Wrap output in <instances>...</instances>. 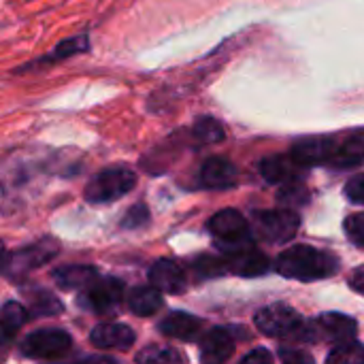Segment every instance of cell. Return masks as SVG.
I'll return each instance as SVG.
<instances>
[{"mask_svg": "<svg viewBox=\"0 0 364 364\" xmlns=\"http://www.w3.org/2000/svg\"><path fill=\"white\" fill-rule=\"evenodd\" d=\"M339 269V260L314 245H294L279 254L275 260V271L288 279L299 282H316L335 275Z\"/></svg>", "mask_w": 364, "mask_h": 364, "instance_id": "6da1fadb", "label": "cell"}, {"mask_svg": "<svg viewBox=\"0 0 364 364\" xmlns=\"http://www.w3.org/2000/svg\"><path fill=\"white\" fill-rule=\"evenodd\" d=\"M136 186V175L126 166H111L96 173L85 186V200L111 203L128 194Z\"/></svg>", "mask_w": 364, "mask_h": 364, "instance_id": "7a4b0ae2", "label": "cell"}, {"mask_svg": "<svg viewBox=\"0 0 364 364\" xmlns=\"http://www.w3.org/2000/svg\"><path fill=\"white\" fill-rule=\"evenodd\" d=\"M256 235L264 243L282 245L294 239L301 226V218L294 209H275V211H254L252 215Z\"/></svg>", "mask_w": 364, "mask_h": 364, "instance_id": "3957f363", "label": "cell"}, {"mask_svg": "<svg viewBox=\"0 0 364 364\" xmlns=\"http://www.w3.org/2000/svg\"><path fill=\"white\" fill-rule=\"evenodd\" d=\"M209 232L215 237L218 241V247L228 254V252H235L243 245H250L252 243V228L247 224V220L237 211V209H224V211H218L209 224H207Z\"/></svg>", "mask_w": 364, "mask_h": 364, "instance_id": "277c9868", "label": "cell"}, {"mask_svg": "<svg viewBox=\"0 0 364 364\" xmlns=\"http://www.w3.org/2000/svg\"><path fill=\"white\" fill-rule=\"evenodd\" d=\"M254 322L256 328L267 337L294 341H301V333L305 326V320L299 316V311L288 305H269L256 314Z\"/></svg>", "mask_w": 364, "mask_h": 364, "instance_id": "5b68a950", "label": "cell"}, {"mask_svg": "<svg viewBox=\"0 0 364 364\" xmlns=\"http://www.w3.org/2000/svg\"><path fill=\"white\" fill-rule=\"evenodd\" d=\"M73 348V339L68 333L60 328H41L30 333L21 346L19 352L34 360H58L64 358Z\"/></svg>", "mask_w": 364, "mask_h": 364, "instance_id": "8992f818", "label": "cell"}, {"mask_svg": "<svg viewBox=\"0 0 364 364\" xmlns=\"http://www.w3.org/2000/svg\"><path fill=\"white\" fill-rule=\"evenodd\" d=\"M356 320L343 314H324L311 322H305L301 341H346L356 335Z\"/></svg>", "mask_w": 364, "mask_h": 364, "instance_id": "52a82bcc", "label": "cell"}, {"mask_svg": "<svg viewBox=\"0 0 364 364\" xmlns=\"http://www.w3.org/2000/svg\"><path fill=\"white\" fill-rule=\"evenodd\" d=\"M58 241L53 239H41L36 243L26 245L23 250H17L13 254H6L4 258V275L6 277H17V275H26L32 269L43 267L45 262H49L51 258L58 256Z\"/></svg>", "mask_w": 364, "mask_h": 364, "instance_id": "ba28073f", "label": "cell"}, {"mask_svg": "<svg viewBox=\"0 0 364 364\" xmlns=\"http://www.w3.org/2000/svg\"><path fill=\"white\" fill-rule=\"evenodd\" d=\"M122 301H124V284L115 277H105L87 286L79 303L92 314L102 316V314H113L122 305Z\"/></svg>", "mask_w": 364, "mask_h": 364, "instance_id": "9c48e42d", "label": "cell"}, {"mask_svg": "<svg viewBox=\"0 0 364 364\" xmlns=\"http://www.w3.org/2000/svg\"><path fill=\"white\" fill-rule=\"evenodd\" d=\"M226 260H228L230 273L241 275V277H258V275H264V273L271 271L269 256L258 252L252 243L243 245V247H239L235 252H228Z\"/></svg>", "mask_w": 364, "mask_h": 364, "instance_id": "30bf717a", "label": "cell"}, {"mask_svg": "<svg viewBox=\"0 0 364 364\" xmlns=\"http://www.w3.org/2000/svg\"><path fill=\"white\" fill-rule=\"evenodd\" d=\"M237 177H239L237 166L230 160L220 158V156L207 158L200 164V171H198V181L207 190H226V188H232L237 183Z\"/></svg>", "mask_w": 364, "mask_h": 364, "instance_id": "8fae6325", "label": "cell"}, {"mask_svg": "<svg viewBox=\"0 0 364 364\" xmlns=\"http://www.w3.org/2000/svg\"><path fill=\"white\" fill-rule=\"evenodd\" d=\"M335 149H337L335 139L309 136V139H301L292 147V156L307 168V166H318V164H331Z\"/></svg>", "mask_w": 364, "mask_h": 364, "instance_id": "7c38bea8", "label": "cell"}, {"mask_svg": "<svg viewBox=\"0 0 364 364\" xmlns=\"http://www.w3.org/2000/svg\"><path fill=\"white\" fill-rule=\"evenodd\" d=\"M258 171L269 183H288V181L301 179V173L305 171V166L292 154H277V156H269L260 160Z\"/></svg>", "mask_w": 364, "mask_h": 364, "instance_id": "4fadbf2b", "label": "cell"}, {"mask_svg": "<svg viewBox=\"0 0 364 364\" xmlns=\"http://www.w3.org/2000/svg\"><path fill=\"white\" fill-rule=\"evenodd\" d=\"M235 352V337L228 328L215 326L200 341V358L207 364L226 363Z\"/></svg>", "mask_w": 364, "mask_h": 364, "instance_id": "5bb4252c", "label": "cell"}, {"mask_svg": "<svg viewBox=\"0 0 364 364\" xmlns=\"http://www.w3.org/2000/svg\"><path fill=\"white\" fill-rule=\"evenodd\" d=\"M134 331L126 324H117V322H109V324H98L92 335L90 341L100 348V350H130L134 343Z\"/></svg>", "mask_w": 364, "mask_h": 364, "instance_id": "9a60e30c", "label": "cell"}, {"mask_svg": "<svg viewBox=\"0 0 364 364\" xmlns=\"http://www.w3.org/2000/svg\"><path fill=\"white\" fill-rule=\"evenodd\" d=\"M149 282L158 290L171 292V294L181 292L186 288V275H183L181 267L168 258H160L158 262H154V267L149 269Z\"/></svg>", "mask_w": 364, "mask_h": 364, "instance_id": "2e32d148", "label": "cell"}, {"mask_svg": "<svg viewBox=\"0 0 364 364\" xmlns=\"http://www.w3.org/2000/svg\"><path fill=\"white\" fill-rule=\"evenodd\" d=\"M200 326H203V320L192 316V314H183V311H175V314H168L160 324H158V331L164 335V337H173V339H181V341H188V339H194L198 333H200Z\"/></svg>", "mask_w": 364, "mask_h": 364, "instance_id": "e0dca14e", "label": "cell"}, {"mask_svg": "<svg viewBox=\"0 0 364 364\" xmlns=\"http://www.w3.org/2000/svg\"><path fill=\"white\" fill-rule=\"evenodd\" d=\"M53 279L64 290H81V288L92 286L98 279V273H96V269L85 267V264H70V267L55 269Z\"/></svg>", "mask_w": 364, "mask_h": 364, "instance_id": "ac0fdd59", "label": "cell"}, {"mask_svg": "<svg viewBox=\"0 0 364 364\" xmlns=\"http://www.w3.org/2000/svg\"><path fill=\"white\" fill-rule=\"evenodd\" d=\"M162 290H158L156 286H141L134 288L128 294V309L136 316H151L158 309H162L164 299L160 294Z\"/></svg>", "mask_w": 364, "mask_h": 364, "instance_id": "d6986e66", "label": "cell"}, {"mask_svg": "<svg viewBox=\"0 0 364 364\" xmlns=\"http://www.w3.org/2000/svg\"><path fill=\"white\" fill-rule=\"evenodd\" d=\"M364 160V134H352L350 139L337 143L335 156L331 160L337 168H352Z\"/></svg>", "mask_w": 364, "mask_h": 364, "instance_id": "ffe728a7", "label": "cell"}, {"mask_svg": "<svg viewBox=\"0 0 364 364\" xmlns=\"http://www.w3.org/2000/svg\"><path fill=\"white\" fill-rule=\"evenodd\" d=\"M28 318H30V311L21 307L19 303H13V301L4 303L2 314H0V331H2L4 343H9L17 335V331L28 322Z\"/></svg>", "mask_w": 364, "mask_h": 364, "instance_id": "44dd1931", "label": "cell"}, {"mask_svg": "<svg viewBox=\"0 0 364 364\" xmlns=\"http://www.w3.org/2000/svg\"><path fill=\"white\" fill-rule=\"evenodd\" d=\"M28 311L34 318H49V316H60L64 305L47 290H34L28 296Z\"/></svg>", "mask_w": 364, "mask_h": 364, "instance_id": "7402d4cb", "label": "cell"}, {"mask_svg": "<svg viewBox=\"0 0 364 364\" xmlns=\"http://www.w3.org/2000/svg\"><path fill=\"white\" fill-rule=\"evenodd\" d=\"M192 136L200 145H213L226 139V130L215 117H198L192 126Z\"/></svg>", "mask_w": 364, "mask_h": 364, "instance_id": "603a6c76", "label": "cell"}, {"mask_svg": "<svg viewBox=\"0 0 364 364\" xmlns=\"http://www.w3.org/2000/svg\"><path fill=\"white\" fill-rule=\"evenodd\" d=\"M326 363L331 364H363L364 363V346L354 341V339H346L339 341L337 348H333L326 356Z\"/></svg>", "mask_w": 364, "mask_h": 364, "instance_id": "cb8c5ba5", "label": "cell"}, {"mask_svg": "<svg viewBox=\"0 0 364 364\" xmlns=\"http://www.w3.org/2000/svg\"><path fill=\"white\" fill-rule=\"evenodd\" d=\"M277 200L282 205L290 207V209H296V207H303V205L309 203V190L301 183V179H294V181L282 183Z\"/></svg>", "mask_w": 364, "mask_h": 364, "instance_id": "d4e9b609", "label": "cell"}, {"mask_svg": "<svg viewBox=\"0 0 364 364\" xmlns=\"http://www.w3.org/2000/svg\"><path fill=\"white\" fill-rule=\"evenodd\" d=\"M192 267H194L196 275H198V277H205V279H209V277H220V275H224V273H230L228 260H226V258L200 256V258L194 260Z\"/></svg>", "mask_w": 364, "mask_h": 364, "instance_id": "484cf974", "label": "cell"}, {"mask_svg": "<svg viewBox=\"0 0 364 364\" xmlns=\"http://www.w3.org/2000/svg\"><path fill=\"white\" fill-rule=\"evenodd\" d=\"M139 363H164V364H173V363H183V356L173 350V348H164V346H149L145 348L139 356H136Z\"/></svg>", "mask_w": 364, "mask_h": 364, "instance_id": "4316f807", "label": "cell"}, {"mask_svg": "<svg viewBox=\"0 0 364 364\" xmlns=\"http://www.w3.org/2000/svg\"><path fill=\"white\" fill-rule=\"evenodd\" d=\"M87 36L85 34H81V36H75V38H66V41H62L58 47H55V51H53V60H62V58H70V55H75V53H81V51H85L87 49Z\"/></svg>", "mask_w": 364, "mask_h": 364, "instance_id": "83f0119b", "label": "cell"}, {"mask_svg": "<svg viewBox=\"0 0 364 364\" xmlns=\"http://www.w3.org/2000/svg\"><path fill=\"white\" fill-rule=\"evenodd\" d=\"M149 222V211L145 205H134L128 209V213L124 215V220L119 222L122 228H143Z\"/></svg>", "mask_w": 364, "mask_h": 364, "instance_id": "f1b7e54d", "label": "cell"}, {"mask_svg": "<svg viewBox=\"0 0 364 364\" xmlns=\"http://www.w3.org/2000/svg\"><path fill=\"white\" fill-rule=\"evenodd\" d=\"M346 235L352 243L364 247V213H356V215H350L346 220Z\"/></svg>", "mask_w": 364, "mask_h": 364, "instance_id": "f546056e", "label": "cell"}, {"mask_svg": "<svg viewBox=\"0 0 364 364\" xmlns=\"http://www.w3.org/2000/svg\"><path fill=\"white\" fill-rule=\"evenodd\" d=\"M346 194L352 203L356 205H364V173L352 177L348 183H346Z\"/></svg>", "mask_w": 364, "mask_h": 364, "instance_id": "4dcf8cb0", "label": "cell"}, {"mask_svg": "<svg viewBox=\"0 0 364 364\" xmlns=\"http://www.w3.org/2000/svg\"><path fill=\"white\" fill-rule=\"evenodd\" d=\"M279 358L284 360V363H311L314 358L307 354V352H299V350H288V348H284L282 352H279Z\"/></svg>", "mask_w": 364, "mask_h": 364, "instance_id": "1f68e13d", "label": "cell"}, {"mask_svg": "<svg viewBox=\"0 0 364 364\" xmlns=\"http://www.w3.org/2000/svg\"><path fill=\"white\" fill-rule=\"evenodd\" d=\"M271 360H273V354L264 348H258L250 352L247 356H243V363H271Z\"/></svg>", "mask_w": 364, "mask_h": 364, "instance_id": "d6a6232c", "label": "cell"}, {"mask_svg": "<svg viewBox=\"0 0 364 364\" xmlns=\"http://www.w3.org/2000/svg\"><path fill=\"white\" fill-rule=\"evenodd\" d=\"M352 288L364 294V269L363 271H358V273H354V277H352Z\"/></svg>", "mask_w": 364, "mask_h": 364, "instance_id": "836d02e7", "label": "cell"}]
</instances>
